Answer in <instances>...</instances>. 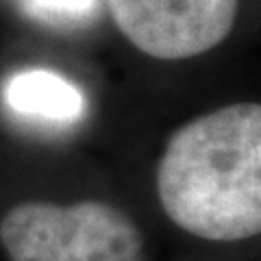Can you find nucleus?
<instances>
[{
    "label": "nucleus",
    "mask_w": 261,
    "mask_h": 261,
    "mask_svg": "<svg viewBox=\"0 0 261 261\" xmlns=\"http://www.w3.org/2000/svg\"><path fill=\"white\" fill-rule=\"evenodd\" d=\"M5 100L13 113L48 124H72L85 111L83 92L59 72L31 68L9 76Z\"/></svg>",
    "instance_id": "obj_4"
},
{
    "label": "nucleus",
    "mask_w": 261,
    "mask_h": 261,
    "mask_svg": "<svg viewBox=\"0 0 261 261\" xmlns=\"http://www.w3.org/2000/svg\"><path fill=\"white\" fill-rule=\"evenodd\" d=\"M116 27L137 50L163 61L205 55L231 35L240 0H107Z\"/></svg>",
    "instance_id": "obj_3"
},
{
    "label": "nucleus",
    "mask_w": 261,
    "mask_h": 261,
    "mask_svg": "<svg viewBox=\"0 0 261 261\" xmlns=\"http://www.w3.org/2000/svg\"><path fill=\"white\" fill-rule=\"evenodd\" d=\"M24 7L33 18L53 27H79L94 18L98 0H24Z\"/></svg>",
    "instance_id": "obj_5"
},
{
    "label": "nucleus",
    "mask_w": 261,
    "mask_h": 261,
    "mask_svg": "<svg viewBox=\"0 0 261 261\" xmlns=\"http://www.w3.org/2000/svg\"><path fill=\"white\" fill-rule=\"evenodd\" d=\"M9 261H144V235L130 216L102 200H29L0 220Z\"/></svg>",
    "instance_id": "obj_2"
},
{
    "label": "nucleus",
    "mask_w": 261,
    "mask_h": 261,
    "mask_svg": "<svg viewBox=\"0 0 261 261\" xmlns=\"http://www.w3.org/2000/svg\"><path fill=\"white\" fill-rule=\"evenodd\" d=\"M157 196L183 231L209 242L261 231V107L233 102L174 130L157 166Z\"/></svg>",
    "instance_id": "obj_1"
}]
</instances>
